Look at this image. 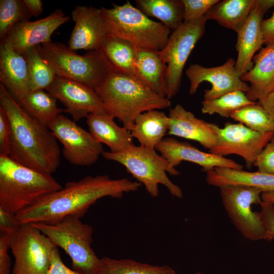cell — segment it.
<instances>
[{
    "mask_svg": "<svg viewBox=\"0 0 274 274\" xmlns=\"http://www.w3.org/2000/svg\"><path fill=\"white\" fill-rule=\"evenodd\" d=\"M71 16L75 25L68 41V47L75 51L101 49L108 36L101 9L77 6Z\"/></svg>",
    "mask_w": 274,
    "mask_h": 274,
    "instance_id": "17",
    "label": "cell"
},
{
    "mask_svg": "<svg viewBox=\"0 0 274 274\" xmlns=\"http://www.w3.org/2000/svg\"><path fill=\"white\" fill-rule=\"evenodd\" d=\"M31 16L38 17L43 12V2L41 0H23Z\"/></svg>",
    "mask_w": 274,
    "mask_h": 274,
    "instance_id": "44",
    "label": "cell"
},
{
    "mask_svg": "<svg viewBox=\"0 0 274 274\" xmlns=\"http://www.w3.org/2000/svg\"><path fill=\"white\" fill-rule=\"evenodd\" d=\"M10 249V235L0 232V274H10L11 264L9 255Z\"/></svg>",
    "mask_w": 274,
    "mask_h": 274,
    "instance_id": "39",
    "label": "cell"
},
{
    "mask_svg": "<svg viewBox=\"0 0 274 274\" xmlns=\"http://www.w3.org/2000/svg\"><path fill=\"white\" fill-rule=\"evenodd\" d=\"M168 116L159 110H151L139 115L130 130L133 138L140 145L155 149L167 133Z\"/></svg>",
    "mask_w": 274,
    "mask_h": 274,
    "instance_id": "26",
    "label": "cell"
},
{
    "mask_svg": "<svg viewBox=\"0 0 274 274\" xmlns=\"http://www.w3.org/2000/svg\"><path fill=\"white\" fill-rule=\"evenodd\" d=\"M20 225L15 215L0 208V232L11 235L19 228Z\"/></svg>",
    "mask_w": 274,
    "mask_h": 274,
    "instance_id": "41",
    "label": "cell"
},
{
    "mask_svg": "<svg viewBox=\"0 0 274 274\" xmlns=\"http://www.w3.org/2000/svg\"><path fill=\"white\" fill-rule=\"evenodd\" d=\"M218 135L216 145L210 153L224 157L235 154L244 159L251 168L264 147L274 136V132L261 133L241 123H226L224 127L214 124Z\"/></svg>",
    "mask_w": 274,
    "mask_h": 274,
    "instance_id": "13",
    "label": "cell"
},
{
    "mask_svg": "<svg viewBox=\"0 0 274 274\" xmlns=\"http://www.w3.org/2000/svg\"><path fill=\"white\" fill-rule=\"evenodd\" d=\"M70 19L61 9H56L44 18L18 23L1 41L6 42L14 51L23 55L32 47L51 42L53 32Z\"/></svg>",
    "mask_w": 274,
    "mask_h": 274,
    "instance_id": "16",
    "label": "cell"
},
{
    "mask_svg": "<svg viewBox=\"0 0 274 274\" xmlns=\"http://www.w3.org/2000/svg\"><path fill=\"white\" fill-rule=\"evenodd\" d=\"M63 186L51 174L0 155V208L16 215Z\"/></svg>",
    "mask_w": 274,
    "mask_h": 274,
    "instance_id": "4",
    "label": "cell"
},
{
    "mask_svg": "<svg viewBox=\"0 0 274 274\" xmlns=\"http://www.w3.org/2000/svg\"><path fill=\"white\" fill-rule=\"evenodd\" d=\"M253 66L241 76L244 82L250 83L246 93L251 101H261L274 91V44L262 48L252 59Z\"/></svg>",
    "mask_w": 274,
    "mask_h": 274,
    "instance_id": "22",
    "label": "cell"
},
{
    "mask_svg": "<svg viewBox=\"0 0 274 274\" xmlns=\"http://www.w3.org/2000/svg\"><path fill=\"white\" fill-rule=\"evenodd\" d=\"M255 102L248 98L246 93L237 90L228 92L216 98L203 100L201 111L203 114H217L221 117L228 118L235 111Z\"/></svg>",
    "mask_w": 274,
    "mask_h": 274,
    "instance_id": "34",
    "label": "cell"
},
{
    "mask_svg": "<svg viewBox=\"0 0 274 274\" xmlns=\"http://www.w3.org/2000/svg\"><path fill=\"white\" fill-rule=\"evenodd\" d=\"M39 46L30 48L23 54L27 64L30 91L46 90L56 77L53 70L42 56Z\"/></svg>",
    "mask_w": 274,
    "mask_h": 274,
    "instance_id": "32",
    "label": "cell"
},
{
    "mask_svg": "<svg viewBox=\"0 0 274 274\" xmlns=\"http://www.w3.org/2000/svg\"><path fill=\"white\" fill-rule=\"evenodd\" d=\"M94 90L109 115L118 119L130 131L140 114L171 106L170 100L155 93L141 80L116 70Z\"/></svg>",
    "mask_w": 274,
    "mask_h": 274,
    "instance_id": "3",
    "label": "cell"
},
{
    "mask_svg": "<svg viewBox=\"0 0 274 274\" xmlns=\"http://www.w3.org/2000/svg\"><path fill=\"white\" fill-rule=\"evenodd\" d=\"M261 199L263 202L274 205V191L262 192Z\"/></svg>",
    "mask_w": 274,
    "mask_h": 274,
    "instance_id": "47",
    "label": "cell"
},
{
    "mask_svg": "<svg viewBox=\"0 0 274 274\" xmlns=\"http://www.w3.org/2000/svg\"><path fill=\"white\" fill-rule=\"evenodd\" d=\"M261 26L263 44H274V12L269 18L263 19Z\"/></svg>",
    "mask_w": 274,
    "mask_h": 274,
    "instance_id": "43",
    "label": "cell"
},
{
    "mask_svg": "<svg viewBox=\"0 0 274 274\" xmlns=\"http://www.w3.org/2000/svg\"><path fill=\"white\" fill-rule=\"evenodd\" d=\"M39 47L42 56L57 77L81 83L94 90L115 70L101 49L80 55L58 42L51 41Z\"/></svg>",
    "mask_w": 274,
    "mask_h": 274,
    "instance_id": "5",
    "label": "cell"
},
{
    "mask_svg": "<svg viewBox=\"0 0 274 274\" xmlns=\"http://www.w3.org/2000/svg\"><path fill=\"white\" fill-rule=\"evenodd\" d=\"M230 117L256 131L261 133L274 132V121L258 102L235 111Z\"/></svg>",
    "mask_w": 274,
    "mask_h": 274,
    "instance_id": "33",
    "label": "cell"
},
{
    "mask_svg": "<svg viewBox=\"0 0 274 274\" xmlns=\"http://www.w3.org/2000/svg\"><path fill=\"white\" fill-rule=\"evenodd\" d=\"M155 149L174 168L185 161L200 166L205 172L215 167L243 168L242 164L232 159L201 151L191 144L174 137L164 138Z\"/></svg>",
    "mask_w": 274,
    "mask_h": 274,
    "instance_id": "18",
    "label": "cell"
},
{
    "mask_svg": "<svg viewBox=\"0 0 274 274\" xmlns=\"http://www.w3.org/2000/svg\"><path fill=\"white\" fill-rule=\"evenodd\" d=\"M220 188L222 203L232 223L246 239L252 241L274 238L267 229L260 212L252 209L261 203L262 191L257 188L239 185Z\"/></svg>",
    "mask_w": 274,
    "mask_h": 274,
    "instance_id": "9",
    "label": "cell"
},
{
    "mask_svg": "<svg viewBox=\"0 0 274 274\" xmlns=\"http://www.w3.org/2000/svg\"><path fill=\"white\" fill-rule=\"evenodd\" d=\"M31 15L22 0L0 1V38L5 39L18 23L29 21Z\"/></svg>",
    "mask_w": 274,
    "mask_h": 274,
    "instance_id": "35",
    "label": "cell"
},
{
    "mask_svg": "<svg viewBox=\"0 0 274 274\" xmlns=\"http://www.w3.org/2000/svg\"><path fill=\"white\" fill-rule=\"evenodd\" d=\"M98 274H176L169 266L155 265L129 259H100Z\"/></svg>",
    "mask_w": 274,
    "mask_h": 274,
    "instance_id": "31",
    "label": "cell"
},
{
    "mask_svg": "<svg viewBox=\"0 0 274 274\" xmlns=\"http://www.w3.org/2000/svg\"><path fill=\"white\" fill-rule=\"evenodd\" d=\"M218 0H182L184 7V21L198 19L206 15Z\"/></svg>",
    "mask_w": 274,
    "mask_h": 274,
    "instance_id": "36",
    "label": "cell"
},
{
    "mask_svg": "<svg viewBox=\"0 0 274 274\" xmlns=\"http://www.w3.org/2000/svg\"><path fill=\"white\" fill-rule=\"evenodd\" d=\"M205 15L194 21L183 22L173 30L161 51L167 65L166 98L170 100L179 92L183 69L195 45L205 32Z\"/></svg>",
    "mask_w": 274,
    "mask_h": 274,
    "instance_id": "11",
    "label": "cell"
},
{
    "mask_svg": "<svg viewBox=\"0 0 274 274\" xmlns=\"http://www.w3.org/2000/svg\"><path fill=\"white\" fill-rule=\"evenodd\" d=\"M193 274H203V273H202L201 272L198 271V272H196L194 273Z\"/></svg>",
    "mask_w": 274,
    "mask_h": 274,
    "instance_id": "48",
    "label": "cell"
},
{
    "mask_svg": "<svg viewBox=\"0 0 274 274\" xmlns=\"http://www.w3.org/2000/svg\"><path fill=\"white\" fill-rule=\"evenodd\" d=\"M139 9L148 16L155 17L172 30L184 22L182 0H137Z\"/></svg>",
    "mask_w": 274,
    "mask_h": 274,
    "instance_id": "29",
    "label": "cell"
},
{
    "mask_svg": "<svg viewBox=\"0 0 274 274\" xmlns=\"http://www.w3.org/2000/svg\"><path fill=\"white\" fill-rule=\"evenodd\" d=\"M138 47L127 40L108 36L101 49L115 70L140 80L136 67Z\"/></svg>",
    "mask_w": 274,
    "mask_h": 274,
    "instance_id": "28",
    "label": "cell"
},
{
    "mask_svg": "<svg viewBox=\"0 0 274 274\" xmlns=\"http://www.w3.org/2000/svg\"><path fill=\"white\" fill-rule=\"evenodd\" d=\"M46 274H83L67 267L62 262L60 255L56 247L54 249L49 268Z\"/></svg>",
    "mask_w": 274,
    "mask_h": 274,
    "instance_id": "40",
    "label": "cell"
},
{
    "mask_svg": "<svg viewBox=\"0 0 274 274\" xmlns=\"http://www.w3.org/2000/svg\"><path fill=\"white\" fill-rule=\"evenodd\" d=\"M167 134L199 143L210 150L216 145L218 135L214 123L199 119L181 105L169 111Z\"/></svg>",
    "mask_w": 274,
    "mask_h": 274,
    "instance_id": "19",
    "label": "cell"
},
{
    "mask_svg": "<svg viewBox=\"0 0 274 274\" xmlns=\"http://www.w3.org/2000/svg\"><path fill=\"white\" fill-rule=\"evenodd\" d=\"M10 236L15 259L13 274H46L56 246L31 223L20 224Z\"/></svg>",
    "mask_w": 274,
    "mask_h": 274,
    "instance_id": "10",
    "label": "cell"
},
{
    "mask_svg": "<svg viewBox=\"0 0 274 274\" xmlns=\"http://www.w3.org/2000/svg\"><path fill=\"white\" fill-rule=\"evenodd\" d=\"M86 118L89 131L97 142L107 145L111 152H121L135 145L130 131L118 126L111 116L90 114Z\"/></svg>",
    "mask_w": 274,
    "mask_h": 274,
    "instance_id": "23",
    "label": "cell"
},
{
    "mask_svg": "<svg viewBox=\"0 0 274 274\" xmlns=\"http://www.w3.org/2000/svg\"><path fill=\"white\" fill-rule=\"evenodd\" d=\"M0 81L18 102L30 91L25 57L4 41L0 43Z\"/></svg>",
    "mask_w": 274,
    "mask_h": 274,
    "instance_id": "20",
    "label": "cell"
},
{
    "mask_svg": "<svg viewBox=\"0 0 274 274\" xmlns=\"http://www.w3.org/2000/svg\"><path fill=\"white\" fill-rule=\"evenodd\" d=\"M62 145V153L70 163L76 166H91L102 155V144L73 120L60 114L48 126Z\"/></svg>",
    "mask_w": 274,
    "mask_h": 274,
    "instance_id": "12",
    "label": "cell"
},
{
    "mask_svg": "<svg viewBox=\"0 0 274 274\" xmlns=\"http://www.w3.org/2000/svg\"><path fill=\"white\" fill-rule=\"evenodd\" d=\"M0 107L11 125L9 156L36 170L51 175L55 172L60 165L61 151L49 127L29 115L1 83Z\"/></svg>",
    "mask_w": 274,
    "mask_h": 274,
    "instance_id": "2",
    "label": "cell"
},
{
    "mask_svg": "<svg viewBox=\"0 0 274 274\" xmlns=\"http://www.w3.org/2000/svg\"><path fill=\"white\" fill-rule=\"evenodd\" d=\"M101 9L108 35L127 40L138 47L161 51L172 33L170 29L150 19L129 1Z\"/></svg>",
    "mask_w": 274,
    "mask_h": 274,
    "instance_id": "6",
    "label": "cell"
},
{
    "mask_svg": "<svg viewBox=\"0 0 274 274\" xmlns=\"http://www.w3.org/2000/svg\"><path fill=\"white\" fill-rule=\"evenodd\" d=\"M11 139V123L7 113L0 107V155L9 156Z\"/></svg>",
    "mask_w": 274,
    "mask_h": 274,
    "instance_id": "38",
    "label": "cell"
},
{
    "mask_svg": "<svg viewBox=\"0 0 274 274\" xmlns=\"http://www.w3.org/2000/svg\"><path fill=\"white\" fill-rule=\"evenodd\" d=\"M254 165L259 172L274 175V136L260 152Z\"/></svg>",
    "mask_w": 274,
    "mask_h": 274,
    "instance_id": "37",
    "label": "cell"
},
{
    "mask_svg": "<svg viewBox=\"0 0 274 274\" xmlns=\"http://www.w3.org/2000/svg\"><path fill=\"white\" fill-rule=\"evenodd\" d=\"M257 2L265 13L274 6V0H257Z\"/></svg>",
    "mask_w": 274,
    "mask_h": 274,
    "instance_id": "46",
    "label": "cell"
},
{
    "mask_svg": "<svg viewBox=\"0 0 274 274\" xmlns=\"http://www.w3.org/2000/svg\"><path fill=\"white\" fill-rule=\"evenodd\" d=\"M261 214L265 226L274 238V205L262 201Z\"/></svg>",
    "mask_w": 274,
    "mask_h": 274,
    "instance_id": "42",
    "label": "cell"
},
{
    "mask_svg": "<svg viewBox=\"0 0 274 274\" xmlns=\"http://www.w3.org/2000/svg\"><path fill=\"white\" fill-rule=\"evenodd\" d=\"M31 224L65 251L74 270L83 274H98L100 259L91 247L93 228L80 217L69 216L53 223Z\"/></svg>",
    "mask_w": 274,
    "mask_h": 274,
    "instance_id": "7",
    "label": "cell"
},
{
    "mask_svg": "<svg viewBox=\"0 0 274 274\" xmlns=\"http://www.w3.org/2000/svg\"><path fill=\"white\" fill-rule=\"evenodd\" d=\"M102 156L107 160L123 165L138 182L144 185L151 196H158V186L161 184L172 195L182 198V189L167 175L168 173L172 176H178L179 172L172 167L165 158L157 153L156 149L134 145L121 152L104 151Z\"/></svg>",
    "mask_w": 274,
    "mask_h": 274,
    "instance_id": "8",
    "label": "cell"
},
{
    "mask_svg": "<svg viewBox=\"0 0 274 274\" xmlns=\"http://www.w3.org/2000/svg\"><path fill=\"white\" fill-rule=\"evenodd\" d=\"M264 14L256 0V5L237 31L235 48L238 54L235 68L240 77L252 68L253 58L263 45L261 24Z\"/></svg>",
    "mask_w": 274,
    "mask_h": 274,
    "instance_id": "21",
    "label": "cell"
},
{
    "mask_svg": "<svg viewBox=\"0 0 274 274\" xmlns=\"http://www.w3.org/2000/svg\"><path fill=\"white\" fill-rule=\"evenodd\" d=\"M142 184L127 178L111 179L108 175L86 176L68 182L62 188L47 195L16 215L20 224L51 223L65 217L82 218L98 199L121 198L124 193L134 192Z\"/></svg>",
    "mask_w": 274,
    "mask_h": 274,
    "instance_id": "1",
    "label": "cell"
},
{
    "mask_svg": "<svg viewBox=\"0 0 274 274\" xmlns=\"http://www.w3.org/2000/svg\"><path fill=\"white\" fill-rule=\"evenodd\" d=\"M46 91L63 105L64 111L75 122L90 114L109 115L95 91L81 83L56 76Z\"/></svg>",
    "mask_w": 274,
    "mask_h": 274,
    "instance_id": "14",
    "label": "cell"
},
{
    "mask_svg": "<svg viewBox=\"0 0 274 274\" xmlns=\"http://www.w3.org/2000/svg\"><path fill=\"white\" fill-rule=\"evenodd\" d=\"M258 102L266 110L274 121V91L270 93L265 99Z\"/></svg>",
    "mask_w": 274,
    "mask_h": 274,
    "instance_id": "45",
    "label": "cell"
},
{
    "mask_svg": "<svg viewBox=\"0 0 274 274\" xmlns=\"http://www.w3.org/2000/svg\"><path fill=\"white\" fill-rule=\"evenodd\" d=\"M206 172L207 183L217 187L231 185L254 187L263 192L274 191V175L227 167H215Z\"/></svg>",
    "mask_w": 274,
    "mask_h": 274,
    "instance_id": "24",
    "label": "cell"
},
{
    "mask_svg": "<svg viewBox=\"0 0 274 274\" xmlns=\"http://www.w3.org/2000/svg\"><path fill=\"white\" fill-rule=\"evenodd\" d=\"M235 62L230 58L223 65L216 67L191 64L185 72L190 81L189 94H195L199 85L204 81L212 84L211 89L204 91V100L216 98L234 91L247 93L250 89L249 85L242 81L237 73Z\"/></svg>",
    "mask_w": 274,
    "mask_h": 274,
    "instance_id": "15",
    "label": "cell"
},
{
    "mask_svg": "<svg viewBox=\"0 0 274 274\" xmlns=\"http://www.w3.org/2000/svg\"><path fill=\"white\" fill-rule=\"evenodd\" d=\"M256 4V0H223L212 7L205 16L237 32Z\"/></svg>",
    "mask_w": 274,
    "mask_h": 274,
    "instance_id": "27",
    "label": "cell"
},
{
    "mask_svg": "<svg viewBox=\"0 0 274 274\" xmlns=\"http://www.w3.org/2000/svg\"><path fill=\"white\" fill-rule=\"evenodd\" d=\"M136 67L140 80L166 98L167 65L161 51L138 47Z\"/></svg>",
    "mask_w": 274,
    "mask_h": 274,
    "instance_id": "25",
    "label": "cell"
},
{
    "mask_svg": "<svg viewBox=\"0 0 274 274\" xmlns=\"http://www.w3.org/2000/svg\"><path fill=\"white\" fill-rule=\"evenodd\" d=\"M57 100L44 90H37L30 91L18 103L32 117L48 126L64 111L57 107Z\"/></svg>",
    "mask_w": 274,
    "mask_h": 274,
    "instance_id": "30",
    "label": "cell"
}]
</instances>
